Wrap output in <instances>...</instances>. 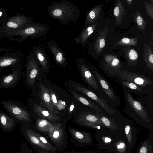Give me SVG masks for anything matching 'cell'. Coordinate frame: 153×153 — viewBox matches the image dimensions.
<instances>
[{
  "mask_svg": "<svg viewBox=\"0 0 153 153\" xmlns=\"http://www.w3.org/2000/svg\"><path fill=\"white\" fill-rule=\"evenodd\" d=\"M11 49L10 47H4L0 48V53L3 52L7 51L10 50Z\"/></svg>",
  "mask_w": 153,
  "mask_h": 153,
  "instance_id": "cell-44",
  "label": "cell"
},
{
  "mask_svg": "<svg viewBox=\"0 0 153 153\" xmlns=\"http://www.w3.org/2000/svg\"><path fill=\"white\" fill-rule=\"evenodd\" d=\"M54 124L43 118H37L36 127L37 129L43 133L47 134L53 126Z\"/></svg>",
  "mask_w": 153,
  "mask_h": 153,
  "instance_id": "cell-30",
  "label": "cell"
},
{
  "mask_svg": "<svg viewBox=\"0 0 153 153\" xmlns=\"http://www.w3.org/2000/svg\"><path fill=\"white\" fill-rule=\"evenodd\" d=\"M0 6H1L0 5Z\"/></svg>",
  "mask_w": 153,
  "mask_h": 153,
  "instance_id": "cell-49",
  "label": "cell"
},
{
  "mask_svg": "<svg viewBox=\"0 0 153 153\" xmlns=\"http://www.w3.org/2000/svg\"><path fill=\"white\" fill-rule=\"evenodd\" d=\"M137 38H133L128 37H123L117 42L114 45V46H137Z\"/></svg>",
  "mask_w": 153,
  "mask_h": 153,
  "instance_id": "cell-35",
  "label": "cell"
},
{
  "mask_svg": "<svg viewBox=\"0 0 153 153\" xmlns=\"http://www.w3.org/2000/svg\"><path fill=\"white\" fill-rule=\"evenodd\" d=\"M24 56L19 52H11L0 56V72L4 68H9L11 70L23 63Z\"/></svg>",
  "mask_w": 153,
  "mask_h": 153,
  "instance_id": "cell-9",
  "label": "cell"
},
{
  "mask_svg": "<svg viewBox=\"0 0 153 153\" xmlns=\"http://www.w3.org/2000/svg\"><path fill=\"white\" fill-rule=\"evenodd\" d=\"M71 92L77 100L83 104L90 107L96 112H100L102 111V109L100 108L91 101L83 97L76 92L74 91H71Z\"/></svg>",
  "mask_w": 153,
  "mask_h": 153,
  "instance_id": "cell-32",
  "label": "cell"
},
{
  "mask_svg": "<svg viewBox=\"0 0 153 153\" xmlns=\"http://www.w3.org/2000/svg\"><path fill=\"white\" fill-rule=\"evenodd\" d=\"M8 18L5 10L0 6V23L2 24L6 22Z\"/></svg>",
  "mask_w": 153,
  "mask_h": 153,
  "instance_id": "cell-41",
  "label": "cell"
},
{
  "mask_svg": "<svg viewBox=\"0 0 153 153\" xmlns=\"http://www.w3.org/2000/svg\"><path fill=\"white\" fill-rule=\"evenodd\" d=\"M41 99L49 111L53 114L55 113V108L52 104L50 98L49 90L42 83L40 85Z\"/></svg>",
  "mask_w": 153,
  "mask_h": 153,
  "instance_id": "cell-24",
  "label": "cell"
},
{
  "mask_svg": "<svg viewBox=\"0 0 153 153\" xmlns=\"http://www.w3.org/2000/svg\"><path fill=\"white\" fill-rule=\"evenodd\" d=\"M68 130L71 135L72 142L75 145L82 148L94 146V138L91 133L71 127H68Z\"/></svg>",
  "mask_w": 153,
  "mask_h": 153,
  "instance_id": "cell-6",
  "label": "cell"
},
{
  "mask_svg": "<svg viewBox=\"0 0 153 153\" xmlns=\"http://www.w3.org/2000/svg\"><path fill=\"white\" fill-rule=\"evenodd\" d=\"M126 137L116 136L114 142L108 151L110 153H132Z\"/></svg>",
  "mask_w": 153,
  "mask_h": 153,
  "instance_id": "cell-17",
  "label": "cell"
},
{
  "mask_svg": "<svg viewBox=\"0 0 153 153\" xmlns=\"http://www.w3.org/2000/svg\"><path fill=\"white\" fill-rule=\"evenodd\" d=\"M143 60L147 68L153 71V53L149 43L144 45L143 53Z\"/></svg>",
  "mask_w": 153,
  "mask_h": 153,
  "instance_id": "cell-28",
  "label": "cell"
},
{
  "mask_svg": "<svg viewBox=\"0 0 153 153\" xmlns=\"http://www.w3.org/2000/svg\"><path fill=\"white\" fill-rule=\"evenodd\" d=\"M118 74L122 80L134 83L140 87L144 88L152 83L146 76L127 71L123 70Z\"/></svg>",
  "mask_w": 153,
  "mask_h": 153,
  "instance_id": "cell-12",
  "label": "cell"
},
{
  "mask_svg": "<svg viewBox=\"0 0 153 153\" xmlns=\"http://www.w3.org/2000/svg\"><path fill=\"white\" fill-rule=\"evenodd\" d=\"M1 103L4 108L14 119L23 122L31 121V113L20 102L12 100H3Z\"/></svg>",
  "mask_w": 153,
  "mask_h": 153,
  "instance_id": "cell-3",
  "label": "cell"
},
{
  "mask_svg": "<svg viewBox=\"0 0 153 153\" xmlns=\"http://www.w3.org/2000/svg\"><path fill=\"white\" fill-rule=\"evenodd\" d=\"M134 19L137 24V29L142 31L145 33V30L147 28V23L138 10H137L135 13Z\"/></svg>",
  "mask_w": 153,
  "mask_h": 153,
  "instance_id": "cell-33",
  "label": "cell"
},
{
  "mask_svg": "<svg viewBox=\"0 0 153 153\" xmlns=\"http://www.w3.org/2000/svg\"><path fill=\"white\" fill-rule=\"evenodd\" d=\"M151 37L152 39L153 40V33L152 32L151 34Z\"/></svg>",
  "mask_w": 153,
  "mask_h": 153,
  "instance_id": "cell-47",
  "label": "cell"
},
{
  "mask_svg": "<svg viewBox=\"0 0 153 153\" xmlns=\"http://www.w3.org/2000/svg\"><path fill=\"white\" fill-rule=\"evenodd\" d=\"M23 63H21L17 68L12 69L11 73L3 75L0 78V88H13L17 84L21 78Z\"/></svg>",
  "mask_w": 153,
  "mask_h": 153,
  "instance_id": "cell-10",
  "label": "cell"
},
{
  "mask_svg": "<svg viewBox=\"0 0 153 153\" xmlns=\"http://www.w3.org/2000/svg\"><path fill=\"white\" fill-rule=\"evenodd\" d=\"M47 45L57 64L60 66L65 65L67 59L65 54L57 43L54 41H51L48 42Z\"/></svg>",
  "mask_w": 153,
  "mask_h": 153,
  "instance_id": "cell-16",
  "label": "cell"
},
{
  "mask_svg": "<svg viewBox=\"0 0 153 153\" xmlns=\"http://www.w3.org/2000/svg\"><path fill=\"white\" fill-rule=\"evenodd\" d=\"M48 30L49 27L47 26L35 22L27 24L23 28L19 29L7 30L0 28V39L17 36L16 39L11 40L20 43L29 37L30 39L39 38L45 34Z\"/></svg>",
  "mask_w": 153,
  "mask_h": 153,
  "instance_id": "cell-2",
  "label": "cell"
},
{
  "mask_svg": "<svg viewBox=\"0 0 153 153\" xmlns=\"http://www.w3.org/2000/svg\"><path fill=\"white\" fill-rule=\"evenodd\" d=\"M124 85L130 89L137 91H142V89L138 85L132 82L123 81L121 82Z\"/></svg>",
  "mask_w": 153,
  "mask_h": 153,
  "instance_id": "cell-38",
  "label": "cell"
},
{
  "mask_svg": "<svg viewBox=\"0 0 153 153\" xmlns=\"http://www.w3.org/2000/svg\"><path fill=\"white\" fill-rule=\"evenodd\" d=\"M145 10L149 17L153 19V4L145 2L144 4Z\"/></svg>",
  "mask_w": 153,
  "mask_h": 153,
  "instance_id": "cell-40",
  "label": "cell"
},
{
  "mask_svg": "<svg viewBox=\"0 0 153 153\" xmlns=\"http://www.w3.org/2000/svg\"><path fill=\"white\" fill-rule=\"evenodd\" d=\"M115 17V23L117 25L121 24L123 22V16L125 15V9L120 0L116 1V4L113 10Z\"/></svg>",
  "mask_w": 153,
  "mask_h": 153,
  "instance_id": "cell-29",
  "label": "cell"
},
{
  "mask_svg": "<svg viewBox=\"0 0 153 153\" xmlns=\"http://www.w3.org/2000/svg\"><path fill=\"white\" fill-rule=\"evenodd\" d=\"M74 153H100V152L95 150H91L82 152H74Z\"/></svg>",
  "mask_w": 153,
  "mask_h": 153,
  "instance_id": "cell-43",
  "label": "cell"
},
{
  "mask_svg": "<svg viewBox=\"0 0 153 153\" xmlns=\"http://www.w3.org/2000/svg\"><path fill=\"white\" fill-rule=\"evenodd\" d=\"M57 151L65 149L67 146V134L63 125L60 123L54 124L47 134Z\"/></svg>",
  "mask_w": 153,
  "mask_h": 153,
  "instance_id": "cell-4",
  "label": "cell"
},
{
  "mask_svg": "<svg viewBox=\"0 0 153 153\" xmlns=\"http://www.w3.org/2000/svg\"><path fill=\"white\" fill-rule=\"evenodd\" d=\"M97 25V23L93 24L83 29L80 33L74 39L76 43L81 45L83 51L85 50V47L87 43L88 39L94 31Z\"/></svg>",
  "mask_w": 153,
  "mask_h": 153,
  "instance_id": "cell-21",
  "label": "cell"
},
{
  "mask_svg": "<svg viewBox=\"0 0 153 153\" xmlns=\"http://www.w3.org/2000/svg\"><path fill=\"white\" fill-rule=\"evenodd\" d=\"M151 2V3L153 4V0H149Z\"/></svg>",
  "mask_w": 153,
  "mask_h": 153,
  "instance_id": "cell-48",
  "label": "cell"
},
{
  "mask_svg": "<svg viewBox=\"0 0 153 153\" xmlns=\"http://www.w3.org/2000/svg\"><path fill=\"white\" fill-rule=\"evenodd\" d=\"M77 123L94 130L100 129L104 126L101 120L90 112L85 111L80 114L77 119Z\"/></svg>",
  "mask_w": 153,
  "mask_h": 153,
  "instance_id": "cell-11",
  "label": "cell"
},
{
  "mask_svg": "<svg viewBox=\"0 0 153 153\" xmlns=\"http://www.w3.org/2000/svg\"><path fill=\"white\" fill-rule=\"evenodd\" d=\"M39 69L38 62L31 52L27 58L25 71L22 73L25 84L29 88H32L34 85Z\"/></svg>",
  "mask_w": 153,
  "mask_h": 153,
  "instance_id": "cell-5",
  "label": "cell"
},
{
  "mask_svg": "<svg viewBox=\"0 0 153 153\" xmlns=\"http://www.w3.org/2000/svg\"><path fill=\"white\" fill-rule=\"evenodd\" d=\"M37 153H52L50 152L45 150L39 148H37ZM74 151L65 152L62 153H74Z\"/></svg>",
  "mask_w": 153,
  "mask_h": 153,
  "instance_id": "cell-42",
  "label": "cell"
},
{
  "mask_svg": "<svg viewBox=\"0 0 153 153\" xmlns=\"http://www.w3.org/2000/svg\"><path fill=\"white\" fill-rule=\"evenodd\" d=\"M104 60L105 63L110 68L115 69L120 67L121 64L119 59L115 55H105Z\"/></svg>",
  "mask_w": 153,
  "mask_h": 153,
  "instance_id": "cell-34",
  "label": "cell"
},
{
  "mask_svg": "<svg viewBox=\"0 0 153 153\" xmlns=\"http://www.w3.org/2000/svg\"><path fill=\"white\" fill-rule=\"evenodd\" d=\"M35 135L39 139L40 141L44 145L48 147L50 150L51 152L52 153H56L57 150L56 148L44 137L34 131Z\"/></svg>",
  "mask_w": 153,
  "mask_h": 153,
  "instance_id": "cell-37",
  "label": "cell"
},
{
  "mask_svg": "<svg viewBox=\"0 0 153 153\" xmlns=\"http://www.w3.org/2000/svg\"><path fill=\"white\" fill-rule=\"evenodd\" d=\"M87 63L88 67L96 76L104 92L109 98L112 100H115L116 99V95L105 79L89 62H87Z\"/></svg>",
  "mask_w": 153,
  "mask_h": 153,
  "instance_id": "cell-20",
  "label": "cell"
},
{
  "mask_svg": "<svg viewBox=\"0 0 153 153\" xmlns=\"http://www.w3.org/2000/svg\"><path fill=\"white\" fill-rule=\"evenodd\" d=\"M95 131L97 148L101 151L105 149L109 151L113 144L116 136L103 127Z\"/></svg>",
  "mask_w": 153,
  "mask_h": 153,
  "instance_id": "cell-8",
  "label": "cell"
},
{
  "mask_svg": "<svg viewBox=\"0 0 153 153\" xmlns=\"http://www.w3.org/2000/svg\"><path fill=\"white\" fill-rule=\"evenodd\" d=\"M124 131L128 144L132 149L137 145L139 131L130 122L126 123L124 125Z\"/></svg>",
  "mask_w": 153,
  "mask_h": 153,
  "instance_id": "cell-18",
  "label": "cell"
},
{
  "mask_svg": "<svg viewBox=\"0 0 153 153\" xmlns=\"http://www.w3.org/2000/svg\"><path fill=\"white\" fill-rule=\"evenodd\" d=\"M33 22L30 17L18 13L16 15L8 17L6 22L1 24L0 28L7 30L20 29L27 24Z\"/></svg>",
  "mask_w": 153,
  "mask_h": 153,
  "instance_id": "cell-7",
  "label": "cell"
},
{
  "mask_svg": "<svg viewBox=\"0 0 153 153\" xmlns=\"http://www.w3.org/2000/svg\"><path fill=\"white\" fill-rule=\"evenodd\" d=\"M33 109L36 114L43 118L47 119L52 122L59 121L60 117L48 111L36 104L33 105Z\"/></svg>",
  "mask_w": 153,
  "mask_h": 153,
  "instance_id": "cell-25",
  "label": "cell"
},
{
  "mask_svg": "<svg viewBox=\"0 0 153 153\" xmlns=\"http://www.w3.org/2000/svg\"><path fill=\"white\" fill-rule=\"evenodd\" d=\"M103 5L98 4L87 12L83 29L93 24L98 18Z\"/></svg>",
  "mask_w": 153,
  "mask_h": 153,
  "instance_id": "cell-23",
  "label": "cell"
},
{
  "mask_svg": "<svg viewBox=\"0 0 153 153\" xmlns=\"http://www.w3.org/2000/svg\"><path fill=\"white\" fill-rule=\"evenodd\" d=\"M72 86L76 90L83 93L95 101L105 111L112 114L115 113V111L108 105L102 98L98 97L94 93L79 84H72Z\"/></svg>",
  "mask_w": 153,
  "mask_h": 153,
  "instance_id": "cell-14",
  "label": "cell"
},
{
  "mask_svg": "<svg viewBox=\"0 0 153 153\" xmlns=\"http://www.w3.org/2000/svg\"><path fill=\"white\" fill-rule=\"evenodd\" d=\"M32 53L37 60L45 70H47L50 66L49 58L42 47L37 46L33 48Z\"/></svg>",
  "mask_w": 153,
  "mask_h": 153,
  "instance_id": "cell-22",
  "label": "cell"
},
{
  "mask_svg": "<svg viewBox=\"0 0 153 153\" xmlns=\"http://www.w3.org/2000/svg\"><path fill=\"white\" fill-rule=\"evenodd\" d=\"M74 108V106L73 105H71L69 111L71 112L73 109Z\"/></svg>",
  "mask_w": 153,
  "mask_h": 153,
  "instance_id": "cell-46",
  "label": "cell"
},
{
  "mask_svg": "<svg viewBox=\"0 0 153 153\" xmlns=\"http://www.w3.org/2000/svg\"><path fill=\"white\" fill-rule=\"evenodd\" d=\"M94 114L101 120L104 127L110 133L115 136L126 137L124 129L119 126L113 119L99 112H96Z\"/></svg>",
  "mask_w": 153,
  "mask_h": 153,
  "instance_id": "cell-13",
  "label": "cell"
},
{
  "mask_svg": "<svg viewBox=\"0 0 153 153\" xmlns=\"http://www.w3.org/2000/svg\"><path fill=\"white\" fill-rule=\"evenodd\" d=\"M78 67L87 84L93 89L97 90L98 86L96 79L90 68L85 62L83 58H79L78 59Z\"/></svg>",
  "mask_w": 153,
  "mask_h": 153,
  "instance_id": "cell-15",
  "label": "cell"
},
{
  "mask_svg": "<svg viewBox=\"0 0 153 153\" xmlns=\"http://www.w3.org/2000/svg\"><path fill=\"white\" fill-rule=\"evenodd\" d=\"M108 30L106 26L101 30L93 45L92 48L98 54L101 53L105 45V40L107 36Z\"/></svg>",
  "mask_w": 153,
  "mask_h": 153,
  "instance_id": "cell-26",
  "label": "cell"
},
{
  "mask_svg": "<svg viewBox=\"0 0 153 153\" xmlns=\"http://www.w3.org/2000/svg\"><path fill=\"white\" fill-rule=\"evenodd\" d=\"M29 136L30 140L33 144L37 147V148H39L50 152L49 149L42 143L35 135L34 131L30 130L29 131Z\"/></svg>",
  "mask_w": 153,
  "mask_h": 153,
  "instance_id": "cell-36",
  "label": "cell"
},
{
  "mask_svg": "<svg viewBox=\"0 0 153 153\" xmlns=\"http://www.w3.org/2000/svg\"><path fill=\"white\" fill-rule=\"evenodd\" d=\"M126 1L128 4L130 6L132 5L133 4V0H126Z\"/></svg>",
  "mask_w": 153,
  "mask_h": 153,
  "instance_id": "cell-45",
  "label": "cell"
},
{
  "mask_svg": "<svg viewBox=\"0 0 153 153\" xmlns=\"http://www.w3.org/2000/svg\"><path fill=\"white\" fill-rule=\"evenodd\" d=\"M47 12L52 18L58 19L62 24L67 25L71 22H75L80 15L79 7L71 2L62 0L53 2L48 6Z\"/></svg>",
  "mask_w": 153,
  "mask_h": 153,
  "instance_id": "cell-1",
  "label": "cell"
},
{
  "mask_svg": "<svg viewBox=\"0 0 153 153\" xmlns=\"http://www.w3.org/2000/svg\"><path fill=\"white\" fill-rule=\"evenodd\" d=\"M126 96L128 102L131 108L141 119L149 123V119L147 113L141 104L135 100L129 93H127Z\"/></svg>",
  "mask_w": 153,
  "mask_h": 153,
  "instance_id": "cell-19",
  "label": "cell"
},
{
  "mask_svg": "<svg viewBox=\"0 0 153 153\" xmlns=\"http://www.w3.org/2000/svg\"><path fill=\"white\" fill-rule=\"evenodd\" d=\"M50 92L51 100L54 107L55 108L61 109V102H58L56 96L53 90H51Z\"/></svg>",
  "mask_w": 153,
  "mask_h": 153,
  "instance_id": "cell-39",
  "label": "cell"
},
{
  "mask_svg": "<svg viewBox=\"0 0 153 153\" xmlns=\"http://www.w3.org/2000/svg\"><path fill=\"white\" fill-rule=\"evenodd\" d=\"M125 56L129 65H133L136 64L138 61L139 56L137 52L132 48L124 50Z\"/></svg>",
  "mask_w": 153,
  "mask_h": 153,
  "instance_id": "cell-31",
  "label": "cell"
},
{
  "mask_svg": "<svg viewBox=\"0 0 153 153\" xmlns=\"http://www.w3.org/2000/svg\"><path fill=\"white\" fill-rule=\"evenodd\" d=\"M151 133L147 139L142 141L136 153H153V135Z\"/></svg>",
  "mask_w": 153,
  "mask_h": 153,
  "instance_id": "cell-27",
  "label": "cell"
}]
</instances>
